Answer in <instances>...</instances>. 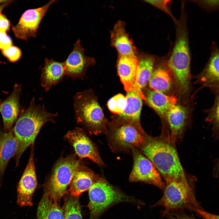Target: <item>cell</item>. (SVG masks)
<instances>
[{
    "instance_id": "obj_22",
    "label": "cell",
    "mask_w": 219,
    "mask_h": 219,
    "mask_svg": "<svg viewBox=\"0 0 219 219\" xmlns=\"http://www.w3.org/2000/svg\"><path fill=\"white\" fill-rule=\"evenodd\" d=\"M99 178L91 171L80 167L70 184L69 191L71 195L78 196L89 190Z\"/></svg>"
},
{
    "instance_id": "obj_29",
    "label": "cell",
    "mask_w": 219,
    "mask_h": 219,
    "mask_svg": "<svg viewBox=\"0 0 219 219\" xmlns=\"http://www.w3.org/2000/svg\"><path fill=\"white\" fill-rule=\"evenodd\" d=\"M145 2L160 10L168 15L175 23L177 20L176 19L171 11L170 0H145Z\"/></svg>"
},
{
    "instance_id": "obj_4",
    "label": "cell",
    "mask_w": 219,
    "mask_h": 219,
    "mask_svg": "<svg viewBox=\"0 0 219 219\" xmlns=\"http://www.w3.org/2000/svg\"><path fill=\"white\" fill-rule=\"evenodd\" d=\"M89 219H98L110 207L120 203L128 202L139 206L144 204L141 201L127 195L102 178H99L89 189Z\"/></svg>"
},
{
    "instance_id": "obj_26",
    "label": "cell",
    "mask_w": 219,
    "mask_h": 219,
    "mask_svg": "<svg viewBox=\"0 0 219 219\" xmlns=\"http://www.w3.org/2000/svg\"><path fill=\"white\" fill-rule=\"evenodd\" d=\"M209 60L201 75V80L207 85H216L219 82V50L213 46Z\"/></svg>"
},
{
    "instance_id": "obj_32",
    "label": "cell",
    "mask_w": 219,
    "mask_h": 219,
    "mask_svg": "<svg viewBox=\"0 0 219 219\" xmlns=\"http://www.w3.org/2000/svg\"><path fill=\"white\" fill-rule=\"evenodd\" d=\"M195 2V3L201 7L208 10L216 9L218 6V0L196 1Z\"/></svg>"
},
{
    "instance_id": "obj_11",
    "label": "cell",
    "mask_w": 219,
    "mask_h": 219,
    "mask_svg": "<svg viewBox=\"0 0 219 219\" xmlns=\"http://www.w3.org/2000/svg\"><path fill=\"white\" fill-rule=\"evenodd\" d=\"M30 155L27 164L18 184L17 203L20 207H31L32 198L37 182L34 160V144L31 145Z\"/></svg>"
},
{
    "instance_id": "obj_24",
    "label": "cell",
    "mask_w": 219,
    "mask_h": 219,
    "mask_svg": "<svg viewBox=\"0 0 219 219\" xmlns=\"http://www.w3.org/2000/svg\"><path fill=\"white\" fill-rule=\"evenodd\" d=\"M126 97V107L119 116L127 122L141 127L140 118L142 106V99L136 93L131 91L127 92Z\"/></svg>"
},
{
    "instance_id": "obj_10",
    "label": "cell",
    "mask_w": 219,
    "mask_h": 219,
    "mask_svg": "<svg viewBox=\"0 0 219 219\" xmlns=\"http://www.w3.org/2000/svg\"><path fill=\"white\" fill-rule=\"evenodd\" d=\"M56 1L55 0H50L41 7L25 11L18 23L12 27L15 36L24 40L36 36L43 16L50 6Z\"/></svg>"
},
{
    "instance_id": "obj_34",
    "label": "cell",
    "mask_w": 219,
    "mask_h": 219,
    "mask_svg": "<svg viewBox=\"0 0 219 219\" xmlns=\"http://www.w3.org/2000/svg\"><path fill=\"white\" fill-rule=\"evenodd\" d=\"M10 26L9 21L3 15L0 14V30L6 32Z\"/></svg>"
},
{
    "instance_id": "obj_23",
    "label": "cell",
    "mask_w": 219,
    "mask_h": 219,
    "mask_svg": "<svg viewBox=\"0 0 219 219\" xmlns=\"http://www.w3.org/2000/svg\"><path fill=\"white\" fill-rule=\"evenodd\" d=\"M138 64L136 84L137 89L141 91L148 82L154 69L156 59L153 55L141 53L137 55Z\"/></svg>"
},
{
    "instance_id": "obj_2",
    "label": "cell",
    "mask_w": 219,
    "mask_h": 219,
    "mask_svg": "<svg viewBox=\"0 0 219 219\" xmlns=\"http://www.w3.org/2000/svg\"><path fill=\"white\" fill-rule=\"evenodd\" d=\"M181 9L179 19L175 23V42L167 63L177 89L185 92L189 88L191 55L184 4Z\"/></svg>"
},
{
    "instance_id": "obj_16",
    "label": "cell",
    "mask_w": 219,
    "mask_h": 219,
    "mask_svg": "<svg viewBox=\"0 0 219 219\" xmlns=\"http://www.w3.org/2000/svg\"><path fill=\"white\" fill-rule=\"evenodd\" d=\"M188 114L186 107L177 104L166 113L165 117L170 129L171 141L175 144L179 137L182 134L186 124Z\"/></svg>"
},
{
    "instance_id": "obj_39",
    "label": "cell",
    "mask_w": 219,
    "mask_h": 219,
    "mask_svg": "<svg viewBox=\"0 0 219 219\" xmlns=\"http://www.w3.org/2000/svg\"><path fill=\"white\" fill-rule=\"evenodd\" d=\"M5 1H1L0 0V3H2L3 2L4 3L5 2Z\"/></svg>"
},
{
    "instance_id": "obj_1",
    "label": "cell",
    "mask_w": 219,
    "mask_h": 219,
    "mask_svg": "<svg viewBox=\"0 0 219 219\" xmlns=\"http://www.w3.org/2000/svg\"><path fill=\"white\" fill-rule=\"evenodd\" d=\"M139 149L165 180L186 178L175 144L171 141L169 132L165 134L163 132L156 137L147 134L144 142Z\"/></svg>"
},
{
    "instance_id": "obj_13",
    "label": "cell",
    "mask_w": 219,
    "mask_h": 219,
    "mask_svg": "<svg viewBox=\"0 0 219 219\" xmlns=\"http://www.w3.org/2000/svg\"><path fill=\"white\" fill-rule=\"evenodd\" d=\"M137 55L123 56L118 55L117 60V69L118 75L124 89L137 94L141 98L146 101L142 91L136 86V81L138 64Z\"/></svg>"
},
{
    "instance_id": "obj_3",
    "label": "cell",
    "mask_w": 219,
    "mask_h": 219,
    "mask_svg": "<svg viewBox=\"0 0 219 219\" xmlns=\"http://www.w3.org/2000/svg\"><path fill=\"white\" fill-rule=\"evenodd\" d=\"M57 114L48 111L44 105H36L33 99L29 107L21 114L12 129L17 144L15 155L16 166L25 150L34 144L42 126L48 122L54 123Z\"/></svg>"
},
{
    "instance_id": "obj_19",
    "label": "cell",
    "mask_w": 219,
    "mask_h": 219,
    "mask_svg": "<svg viewBox=\"0 0 219 219\" xmlns=\"http://www.w3.org/2000/svg\"><path fill=\"white\" fill-rule=\"evenodd\" d=\"M19 90L16 88L9 96L0 104V112L2 115L4 131L11 129L16 121L19 112Z\"/></svg>"
},
{
    "instance_id": "obj_18",
    "label": "cell",
    "mask_w": 219,
    "mask_h": 219,
    "mask_svg": "<svg viewBox=\"0 0 219 219\" xmlns=\"http://www.w3.org/2000/svg\"><path fill=\"white\" fill-rule=\"evenodd\" d=\"M174 82L166 64L160 63L154 68L148 82L151 89L166 94L172 88Z\"/></svg>"
},
{
    "instance_id": "obj_5",
    "label": "cell",
    "mask_w": 219,
    "mask_h": 219,
    "mask_svg": "<svg viewBox=\"0 0 219 219\" xmlns=\"http://www.w3.org/2000/svg\"><path fill=\"white\" fill-rule=\"evenodd\" d=\"M73 106L77 122L95 134L106 131V121L103 110L90 90L77 93Z\"/></svg>"
},
{
    "instance_id": "obj_37",
    "label": "cell",
    "mask_w": 219,
    "mask_h": 219,
    "mask_svg": "<svg viewBox=\"0 0 219 219\" xmlns=\"http://www.w3.org/2000/svg\"><path fill=\"white\" fill-rule=\"evenodd\" d=\"M5 4H3L1 5H0V14H1V12L2 10V9H3L4 7L5 6Z\"/></svg>"
},
{
    "instance_id": "obj_14",
    "label": "cell",
    "mask_w": 219,
    "mask_h": 219,
    "mask_svg": "<svg viewBox=\"0 0 219 219\" xmlns=\"http://www.w3.org/2000/svg\"><path fill=\"white\" fill-rule=\"evenodd\" d=\"M65 137L72 145L79 158H89L99 165H104L97 148L83 130L77 128L69 131Z\"/></svg>"
},
{
    "instance_id": "obj_35",
    "label": "cell",
    "mask_w": 219,
    "mask_h": 219,
    "mask_svg": "<svg viewBox=\"0 0 219 219\" xmlns=\"http://www.w3.org/2000/svg\"><path fill=\"white\" fill-rule=\"evenodd\" d=\"M12 41L7 35L0 40V49L2 50L12 46Z\"/></svg>"
},
{
    "instance_id": "obj_20",
    "label": "cell",
    "mask_w": 219,
    "mask_h": 219,
    "mask_svg": "<svg viewBox=\"0 0 219 219\" xmlns=\"http://www.w3.org/2000/svg\"><path fill=\"white\" fill-rule=\"evenodd\" d=\"M17 147L12 129L0 133V181L10 159L15 155Z\"/></svg>"
},
{
    "instance_id": "obj_9",
    "label": "cell",
    "mask_w": 219,
    "mask_h": 219,
    "mask_svg": "<svg viewBox=\"0 0 219 219\" xmlns=\"http://www.w3.org/2000/svg\"><path fill=\"white\" fill-rule=\"evenodd\" d=\"M131 151L133 165L129 177V181L144 182L164 189L165 184L150 160L138 149L134 148Z\"/></svg>"
},
{
    "instance_id": "obj_27",
    "label": "cell",
    "mask_w": 219,
    "mask_h": 219,
    "mask_svg": "<svg viewBox=\"0 0 219 219\" xmlns=\"http://www.w3.org/2000/svg\"><path fill=\"white\" fill-rule=\"evenodd\" d=\"M63 210L64 219H83L78 196L66 197Z\"/></svg>"
},
{
    "instance_id": "obj_30",
    "label": "cell",
    "mask_w": 219,
    "mask_h": 219,
    "mask_svg": "<svg viewBox=\"0 0 219 219\" xmlns=\"http://www.w3.org/2000/svg\"><path fill=\"white\" fill-rule=\"evenodd\" d=\"M2 53L10 61L13 62L18 60L21 55L20 50L18 47L12 46L3 50Z\"/></svg>"
},
{
    "instance_id": "obj_33",
    "label": "cell",
    "mask_w": 219,
    "mask_h": 219,
    "mask_svg": "<svg viewBox=\"0 0 219 219\" xmlns=\"http://www.w3.org/2000/svg\"><path fill=\"white\" fill-rule=\"evenodd\" d=\"M190 209L196 212L205 219H219L218 215L210 214L197 208L192 207Z\"/></svg>"
},
{
    "instance_id": "obj_7",
    "label": "cell",
    "mask_w": 219,
    "mask_h": 219,
    "mask_svg": "<svg viewBox=\"0 0 219 219\" xmlns=\"http://www.w3.org/2000/svg\"><path fill=\"white\" fill-rule=\"evenodd\" d=\"M165 181L163 196L153 207L163 206L165 213L185 207L196 208V200L186 178Z\"/></svg>"
},
{
    "instance_id": "obj_12",
    "label": "cell",
    "mask_w": 219,
    "mask_h": 219,
    "mask_svg": "<svg viewBox=\"0 0 219 219\" xmlns=\"http://www.w3.org/2000/svg\"><path fill=\"white\" fill-rule=\"evenodd\" d=\"M84 49L81 40L78 39L73 45V48L64 62L65 75L73 79H83L85 77L87 68L95 63L93 57L84 54Z\"/></svg>"
},
{
    "instance_id": "obj_17",
    "label": "cell",
    "mask_w": 219,
    "mask_h": 219,
    "mask_svg": "<svg viewBox=\"0 0 219 219\" xmlns=\"http://www.w3.org/2000/svg\"><path fill=\"white\" fill-rule=\"evenodd\" d=\"M65 75L64 62L46 58L41 76V86L46 92L60 82Z\"/></svg>"
},
{
    "instance_id": "obj_38",
    "label": "cell",
    "mask_w": 219,
    "mask_h": 219,
    "mask_svg": "<svg viewBox=\"0 0 219 219\" xmlns=\"http://www.w3.org/2000/svg\"><path fill=\"white\" fill-rule=\"evenodd\" d=\"M171 219H192V218H175V217H172L171 218Z\"/></svg>"
},
{
    "instance_id": "obj_36",
    "label": "cell",
    "mask_w": 219,
    "mask_h": 219,
    "mask_svg": "<svg viewBox=\"0 0 219 219\" xmlns=\"http://www.w3.org/2000/svg\"><path fill=\"white\" fill-rule=\"evenodd\" d=\"M6 35V32L0 30V40Z\"/></svg>"
},
{
    "instance_id": "obj_28",
    "label": "cell",
    "mask_w": 219,
    "mask_h": 219,
    "mask_svg": "<svg viewBox=\"0 0 219 219\" xmlns=\"http://www.w3.org/2000/svg\"><path fill=\"white\" fill-rule=\"evenodd\" d=\"M127 105L126 97L119 93L110 98L107 103V106L112 113L120 114L125 109Z\"/></svg>"
},
{
    "instance_id": "obj_31",
    "label": "cell",
    "mask_w": 219,
    "mask_h": 219,
    "mask_svg": "<svg viewBox=\"0 0 219 219\" xmlns=\"http://www.w3.org/2000/svg\"><path fill=\"white\" fill-rule=\"evenodd\" d=\"M207 120L212 122L216 128L217 125L218 126L219 122V100L218 97L216 100L214 106L211 109Z\"/></svg>"
},
{
    "instance_id": "obj_6",
    "label": "cell",
    "mask_w": 219,
    "mask_h": 219,
    "mask_svg": "<svg viewBox=\"0 0 219 219\" xmlns=\"http://www.w3.org/2000/svg\"><path fill=\"white\" fill-rule=\"evenodd\" d=\"M80 167L79 161L74 156L60 159L54 166L45 193L52 200L59 202Z\"/></svg>"
},
{
    "instance_id": "obj_15",
    "label": "cell",
    "mask_w": 219,
    "mask_h": 219,
    "mask_svg": "<svg viewBox=\"0 0 219 219\" xmlns=\"http://www.w3.org/2000/svg\"><path fill=\"white\" fill-rule=\"evenodd\" d=\"M110 40L112 46L116 50L118 55H137L136 48L126 32L123 21L119 20L115 24L111 32Z\"/></svg>"
},
{
    "instance_id": "obj_21",
    "label": "cell",
    "mask_w": 219,
    "mask_h": 219,
    "mask_svg": "<svg viewBox=\"0 0 219 219\" xmlns=\"http://www.w3.org/2000/svg\"><path fill=\"white\" fill-rule=\"evenodd\" d=\"M145 96L146 101L161 117L165 119L167 112L177 104V97L151 89L148 90Z\"/></svg>"
},
{
    "instance_id": "obj_25",
    "label": "cell",
    "mask_w": 219,
    "mask_h": 219,
    "mask_svg": "<svg viewBox=\"0 0 219 219\" xmlns=\"http://www.w3.org/2000/svg\"><path fill=\"white\" fill-rule=\"evenodd\" d=\"M37 217V219H64L63 211L58 202L52 200L44 193L38 206Z\"/></svg>"
},
{
    "instance_id": "obj_8",
    "label": "cell",
    "mask_w": 219,
    "mask_h": 219,
    "mask_svg": "<svg viewBox=\"0 0 219 219\" xmlns=\"http://www.w3.org/2000/svg\"><path fill=\"white\" fill-rule=\"evenodd\" d=\"M107 134L110 146L113 151L119 152L139 149L147 135L142 127L127 122L114 128Z\"/></svg>"
}]
</instances>
